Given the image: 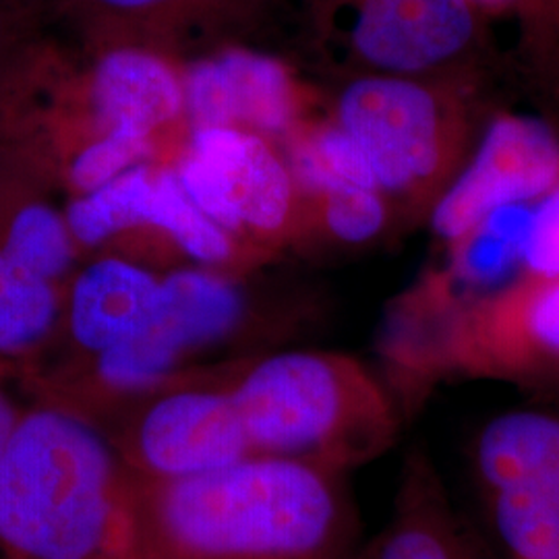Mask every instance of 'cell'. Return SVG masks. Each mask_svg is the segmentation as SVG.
Listing matches in <instances>:
<instances>
[{
  "mask_svg": "<svg viewBox=\"0 0 559 559\" xmlns=\"http://www.w3.org/2000/svg\"><path fill=\"white\" fill-rule=\"evenodd\" d=\"M344 477L272 456L182 479L127 468L138 549L147 559H355L359 514Z\"/></svg>",
  "mask_w": 559,
  "mask_h": 559,
  "instance_id": "obj_1",
  "label": "cell"
},
{
  "mask_svg": "<svg viewBox=\"0 0 559 559\" xmlns=\"http://www.w3.org/2000/svg\"><path fill=\"white\" fill-rule=\"evenodd\" d=\"M0 547L7 559H145L127 468L80 415L21 413L0 454Z\"/></svg>",
  "mask_w": 559,
  "mask_h": 559,
  "instance_id": "obj_2",
  "label": "cell"
},
{
  "mask_svg": "<svg viewBox=\"0 0 559 559\" xmlns=\"http://www.w3.org/2000/svg\"><path fill=\"white\" fill-rule=\"evenodd\" d=\"M230 394L253 456L297 460L346 475L399 440L394 394L346 355H272L233 381Z\"/></svg>",
  "mask_w": 559,
  "mask_h": 559,
  "instance_id": "obj_3",
  "label": "cell"
},
{
  "mask_svg": "<svg viewBox=\"0 0 559 559\" xmlns=\"http://www.w3.org/2000/svg\"><path fill=\"white\" fill-rule=\"evenodd\" d=\"M487 83L359 75L340 92L334 120L359 143L378 189L429 214L475 147Z\"/></svg>",
  "mask_w": 559,
  "mask_h": 559,
  "instance_id": "obj_4",
  "label": "cell"
},
{
  "mask_svg": "<svg viewBox=\"0 0 559 559\" xmlns=\"http://www.w3.org/2000/svg\"><path fill=\"white\" fill-rule=\"evenodd\" d=\"M448 378L559 381V270L522 272L443 321L429 360L431 388Z\"/></svg>",
  "mask_w": 559,
  "mask_h": 559,
  "instance_id": "obj_5",
  "label": "cell"
},
{
  "mask_svg": "<svg viewBox=\"0 0 559 559\" xmlns=\"http://www.w3.org/2000/svg\"><path fill=\"white\" fill-rule=\"evenodd\" d=\"M131 408L90 423L147 479H182L253 456L228 388H152ZM122 400V399H120Z\"/></svg>",
  "mask_w": 559,
  "mask_h": 559,
  "instance_id": "obj_6",
  "label": "cell"
},
{
  "mask_svg": "<svg viewBox=\"0 0 559 559\" xmlns=\"http://www.w3.org/2000/svg\"><path fill=\"white\" fill-rule=\"evenodd\" d=\"M346 44L362 75L487 83V20L471 0H350Z\"/></svg>",
  "mask_w": 559,
  "mask_h": 559,
  "instance_id": "obj_7",
  "label": "cell"
},
{
  "mask_svg": "<svg viewBox=\"0 0 559 559\" xmlns=\"http://www.w3.org/2000/svg\"><path fill=\"white\" fill-rule=\"evenodd\" d=\"M558 189V124L491 110L459 175L429 210V228L441 251L496 214L535 205Z\"/></svg>",
  "mask_w": 559,
  "mask_h": 559,
  "instance_id": "obj_8",
  "label": "cell"
},
{
  "mask_svg": "<svg viewBox=\"0 0 559 559\" xmlns=\"http://www.w3.org/2000/svg\"><path fill=\"white\" fill-rule=\"evenodd\" d=\"M242 311L239 290L221 276L185 270L160 280L152 320L135 338L96 359L104 392L127 399L160 385L187 355L226 338Z\"/></svg>",
  "mask_w": 559,
  "mask_h": 559,
  "instance_id": "obj_9",
  "label": "cell"
},
{
  "mask_svg": "<svg viewBox=\"0 0 559 559\" xmlns=\"http://www.w3.org/2000/svg\"><path fill=\"white\" fill-rule=\"evenodd\" d=\"M177 177L193 205L222 230H278L293 210L295 179L258 135L235 127L195 129Z\"/></svg>",
  "mask_w": 559,
  "mask_h": 559,
  "instance_id": "obj_10",
  "label": "cell"
},
{
  "mask_svg": "<svg viewBox=\"0 0 559 559\" xmlns=\"http://www.w3.org/2000/svg\"><path fill=\"white\" fill-rule=\"evenodd\" d=\"M64 221L83 245H98L122 228L150 222L203 263L226 260L230 253L224 230L187 198L177 173H154L141 164L71 201Z\"/></svg>",
  "mask_w": 559,
  "mask_h": 559,
  "instance_id": "obj_11",
  "label": "cell"
},
{
  "mask_svg": "<svg viewBox=\"0 0 559 559\" xmlns=\"http://www.w3.org/2000/svg\"><path fill=\"white\" fill-rule=\"evenodd\" d=\"M180 83L182 106L195 129L247 124L263 133H284L299 112L286 69L263 55L230 50L200 60Z\"/></svg>",
  "mask_w": 559,
  "mask_h": 559,
  "instance_id": "obj_12",
  "label": "cell"
},
{
  "mask_svg": "<svg viewBox=\"0 0 559 559\" xmlns=\"http://www.w3.org/2000/svg\"><path fill=\"white\" fill-rule=\"evenodd\" d=\"M160 299V280L120 260H104L75 280L67 325L71 340L96 359L135 338L152 320Z\"/></svg>",
  "mask_w": 559,
  "mask_h": 559,
  "instance_id": "obj_13",
  "label": "cell"
},
{
  "mask_svg": "<svg viewBox=\"0 0 559 559\" xmlns=\"http://www.w3.org/2000/svg\"><path fill=\"white\" fill-rule=\"evenodd\" d=\"M355 559H475L429 459L408 456L390 519Z\"/></svg>",
  "mask_w": 559,
  "mask_h": 559,
  "instance_id": "obj_14",
  "label": "cell"
},
{
  "mask_svg": "<svg viewBox=\"0 0 559 559\" xmlns=\"http://www.w3.org/2000/svg\"><path fill=\"white\" fill-rule=\"evenodd\" d=\"M473 466L485 491H559V413L522 408L489 420L473 445Z\"/></svg>",
  "mask_w": 559,
  "mask_h": 559,
  "instance_id": "obj_15",
  "label": "cell"
},
{
  "mask_svg": "<svg viewBox=\"0 0 559 559\" xmlns=\"http://www.w3.org/2000/svg\"><path fill=\"white\" fill-rule=\"evenodd\" d=\"M92 98L106 131L150 138L182 108V83L164 60L133 48L98 62Z\"/></svg>",
  "mask_w": 559,
  "mask_h": 559,
  "instance_id": "obj_16",
  "label": "cell"
},
{
  "mask_svg": "<svg viewBox=\"0 0 559 559\" xmlns=\"http://www.w3.org/2000/svg\"><path fill=\"white\" fill-rule=\"evenodd\" d=\"M0 253L57 284L73 263V235L48 203L0 198Z\"/></svg>",
  "mask_w": 559,
  "mask_h": 559,
  "instance_id": "obj_17",
  "label": "cell"
},
{
  "mask_svg": "<svg viewBox=\"0 0 559 559\" xmlns=\"http://www.w3.org/2000/svg\"><path fill=\"white\" fill-rule=\"evenodd\" d=\"M57 284L0 253V359L38 350L59 323Z\"/></svg>",
  "mask_w": 559,
  "mask_h": 559,
  "instance_id": "obj_18",
  "label": "cell"
},
{
  "mask_svg": "<svg viewBox=\"0 0 559 559\" xmlns=\"http://www.w3.org/2000/svg\"><path fill=\"white\" fill-rule=\"evenodd\" d=\"M493 528L512 559H559V491L508 487L485 491Z\"/></svg>",
  "mask_w": 559,
  "mask_h": 559,
  "instance_id": "obj_19",
  "label": "cell"
},
{
  "mask_svg": "<svg viewBox=\"0 0 559 559\" xmlns=\"http://www.w3.org/2000/svg\"><path fill=\"white\" fill-rule=\"evenodd\" d=\"M293 179L311 195L342 185L378 189L359 143L336 120L309 129L293 147Z\"/></svg>",
  "mask_w": 559,
  "mask_h": 559,
  "instance_id": "obj_20",
  "label": "cell"
},
{
  "mask_svg": "<svg viewBox=\"0 0 559 559\" xmlns=\"http://www.w3.org/2000/svg\"><path fill=\"white\" fill-rule=\"evenodd\" d=\"M313 198L320 201L325 230L348 245L376 239L390 221V198L380 189L342 185Z\"/></svg>",
  "mask_w": 559,
  "mask_h": 559,
  "instance_id": "obj_21",
  "label": "cell"
},
{
  "mask_svg": "<svg viewBox=\"0 0 559 559\" xmlns=\"http://www.w3.org/2000/svg\"><path fill=\"white\" fill-rule=\"evenodd\" d=\"M154 145L150 138L122 131H106L100 141L87 145L75 156L69 168V179L83 191L92 193L106 182L117 179L124 170L150 158Z\"/></svg>",
  "mask_w": 559,
  "mask_h": 559,
  "instance_id": "obj_22",
  "label": "cell"
},
{
  "mask_svg": "<svg viewBox=\"0 0 559 559\" xmlns=\"http://www.w3.org/2000/svg\"><path fill=\"white\" fill-rule=\"evenodd\" d=\"M558 270L559 189L535 205L522 247V272L547 274Z\"/></svg>",
  "mask_w": 559,
  "mask_h": 559,
  "instance_id": "obj_23",
  "label": "cell"
},
{
  "mask_svg": "<svg viewBox=\"0 0 559 559\" xmlns=\"http://www.w3.org/2000/svg\"><path fill=\"white\" fill-rule=\"evenodd\" d=\"M21 411L13 404V400L9 399L2 390H0V454L7 445V441L11 438L15 423L20 419Z\"/></svg>",
  "mask_w": 559,
  "mask_h": 559,
  "instance_id": "obj_24",
  "label": "cell"
},
{
  "mask_svg": "<svg viewBox=\"0 0 559 559\" xmlns=\"http://www.w3.org/2000/svg\"><path fill=\"white\" fill-rule=\"evenodd\" d=\"M104 7L119 9V11H143V9H154L160 4H168L175 0H98Z\"/></svg>",
  "mask_w": 559,
  "mask_h": 559,
  "instance_id": "obj_25",
  "label": "cell"
},
{
  "mask_svg": "<svg viewBox=\"0 0 559 559\" xmlns=\"http://www.w3.org/2000/svg\"><path fill=\"white\" fill-rule=\"evenodd\" d=\"M0 29H2V23H0Z\"/></svg>",
  "mask_w": 559,
  "mask_h": 559,
  "instance_id": "obj_26",
  "label": "cell"
},
{
  "mask_svg": "<svg viewBox=\"0 0 559 559\" xmlns=\"http://www.w3.org/2000/svg\"><path fill=\"white\" fill-rule=\"evenodd\" d=\"M145 559H147V558H145Z\"/></svg>",
  "mask_w": 559,
  "mask_h": 559,
  "instance_id": "obj_27",
  "label": "cell"
}]
</instances>
